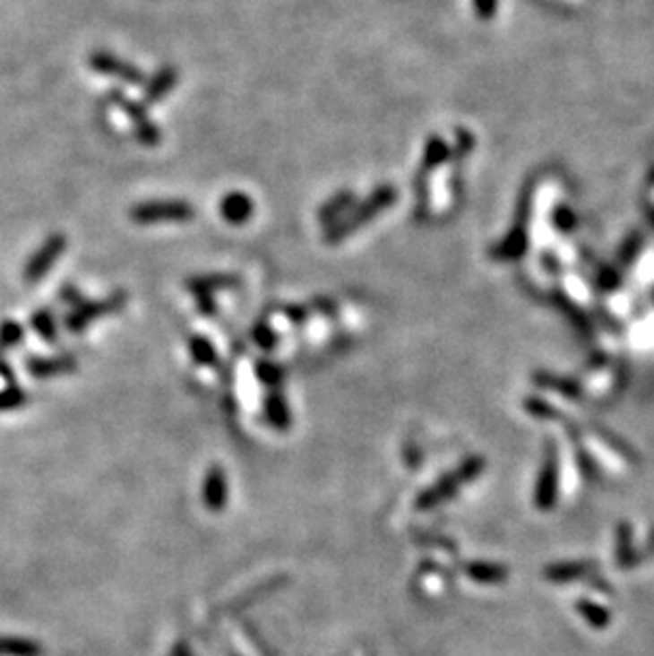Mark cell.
<instances>
[{"mask_svg": "<svg viewBox=\"0 0 654 656\" xmlns=\"http://www.w3.org/2000/svg\"><path fill=\"white\" fill-rule=\"evenodd\" d=\"M22 336H24V330H22V325L4 324L3 327H0V342H3L4 347H13V344H17L22 341Z\"/></svg>", "mask_w": 654, "mask_h": 656, "instance_id": "7c38bea8", "label": "cell"}, {"mask_svg": "<svg viewBox=\"0 0 654 656\" xmlns=\"http://www.w3.org/2000/svg\"><path fill=\"white\" fill-rule=\"evenodd\" d=\"M393 198H395V192H393V189H392V187H384V189H381V192H378V194L374 195V198H372V200H370V203L364 206V209H361L359 212H355L353 221H351V223H347V226H344V228H340V229H338V232H336V234L351 232V229H355V228H357V226H359V223H364V221H366V217L374 215V212H376V211H383V209H387V206L393 203Z\"/></svg>", "mask_w": 654, "mask_h": 656, "instance_id": "5b68a950", "label": "cell"}, {"mask_svg": "<svg viewBox=\"0 0 654 656\" xmlns=\"http://www.w3.org/2000/svg\"><path fill=\"white\" fill-rule=\"evenodd\" d=\"M251 211H254V206H251V200L243 194L228 195V198L223 200V204H221L223 217H226L228 221H232V223L246 221V219H249V215H251Z\"/></svg>", "mask_w": 654, "mask_h": 656, "instance_id": "8992f818", "label": "cell"}, {"mask_svg": "<svg viewBox=\"0 0 654 656\" xmlns=\"http://www.w3.org/2000/svg\"><path fill=\"white\" fill-rule=\"evenodd\" d=\"M73 364L74 361L71 359V357H65V359H56V361H45V359L30 361L28 367H30V372L34 374V376H47V374H57V370H68Z\"/></svg>", "mask_w": 654, "mask_h": 656, "instance_id": "9c48e42d", "label": "cell"}, {"mask_svg": "<svg viewBox=\"0 0 654 656\" xmlns=\"http://www.w3.org/2000/svg\"><path fill=\"white\" fill-rule=\"evenodd\" d=\"M124 302H125L124 293H115V296L108 298V300L77 304V308H74L73 313L66 316V327L71 332H82L91 319H96V316H100V315L115 313V310H119L124 306Z\"/></svg>", "mask_w": 654, "mask_h": 656, "instance_id": "3957f363", "label": "cell"}, {"mask_svg": "<svg viewBox=\"0 0 654 656\" xmlns=\"http://www.w3.org/2000/svg\"><path fill=\"white\" fill-rule=\"evenodd\" d=\"M192 349H194V353H196L198 361H202V364H215L213 349H211V344H206L204 341H194Z\"/></svg>", "mask_w": 654, "mask_h": 656, "instance_id": "4fadbf2b", "label": "cell"}, {"mask_svg": "<svg viewBox=\"0 0 654 656\" xmlns=\"http://www.w3.org/2000/svg\"><path fill=\"white\" fill-rule=\"evenodd\" d=\"M189 217H194V209L183 203H147L132 209V219L145 226L164 221H189Z\"/></svg>", "mask_w": 654, "mask_h": 656, "instance_id": "7a4b0ae2", "label": "cell"}, {"mask_svg": "<svg viewBox=\"0 0 654 656\" xmlns=\"http://www.w3.org/2000/svg\"><path fill=\"white\" fill-rule=\"evenodd\" d=\"M90 65L94 71H99L102 74H111V77L122 79V82L130 83V85H142L145 82V74L141 71H136L134 66L128 65V62L119 60L111 54H105V51H96L90 57Z\"/></svg>", "mask_w": 654, "mask_h": 656, "instance_id": "277c9868", "label": "cell"}, {"mask_svg": "<svg viewBox=\"0 0 654 656\" xmlns=\"http://www.w3.org/2000/svg\"><path fill=\"white\" fill-rule=\"evenodd\" d=\"M66 249V238L62 234H51L47 240H45L41 249L32 255V260L28 262L24 270V281L26 283H39L45 274L49 272V268L60 260V255Z\"/></svg>", "mask_w": 654, "mask_h": 656, "instance_id": "6da1fadb", "label": "cell"}, {"mask_svg": "<svg viewBox=\"0 0 654 656\" xmlns=\"http://www.w3.org/2000/svg\"><path fill=\"white\" fill-rule=\"evenodd\" d=\"M476 4H478V11L480 13H491L493 4H495V0H476Z\"/></svg>", "mask_w": 654, "mask_h": 656, "instance_id": "5bb4252c", "label": "cell"}, {"mask_svg": "<svg viewBox=\"0 0 654 656\" xmlns=\"http://www.w3.org/2000/svg\"><path fill=\"white\" fill-rule=\"evenodd\" d=\"M32 327L37 330L47 342L56 341V321L47 310H39V313L32 315Z\"/></svg>", "mask_w": 654, "mask_h": 656, "instance_id": "30bf717a", "label": "cell"}, {"mask_svg": "<svg viewBox=\"0 0 654 656\" xmlns=\"http://www.w3.org/2000/svg\"><path fill=\"white\" fill-rule=\"evenodd\" d=\"M444 158H449V149H446V145L440 141V138H434V141L427 145L426 166L440 164Z\"/></svg>", "mask_w": 654, "mask_h": 656, "instance_id": "8fae6325", "label": "cell"}, {"mask_svg": "<svg viewBox=\"0 0 654 656\" xmlns=\"http://www.w3.org/2000/svg\"><path fill=\"white\" fill-rule=\"evenodd\" d=\"M175 82H176V73L170 71V68H164V71L159 73L156 79H153V83L147 88L145 100L147 102L159 100V98H162L166 91H168L172 85H175Z\"/></svg>", "mask_w": 654, "mask_h": 656, "instance_id": "ba28073f", "label": "cell"}, {"mask_svg": "<svg viewBox=\"0 0 654 656\" xmlns=\"http://www.w3.org/2000/svg\"><path fill=\"white\" fill-rule=\"evenodd\" d=\"M228 497V482L223 479V471L221 470H213L211 476L206 479L204 485V499L206 504L213 505V510H219V505L223 504V499Z\"/></svg>", "mask_w": 654, "mask_h": 656, "instance_id": "52a82bcc", "label": "cell"}]
</instances>
